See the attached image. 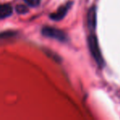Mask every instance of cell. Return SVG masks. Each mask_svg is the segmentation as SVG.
Instances as JSON below:
<instances>
[{
  "mask_svg": "<svg viewBox=\"0 0 120 120\" xmlns=\"http://www.w3.org/2000/svg\"><path fill=\"white\" fill-rule=\"evenodd\" d=\"M16 12L19 14H25V13H27L29 12V9L26 6H25L24 4H19L16 6Z\"/></svg>",
  "mask_w": 120,
  "mask_h": 120,
  "instance_id": "cell-6",
  "label": "cell"
},
{
  "mask_svg": "<svg viewBox=\"0 0 120 120\" xmlns=\"http://www.w3.org/2000/svg\"><path fill=\"white\" fill-rule=\"evenodd\" d=\"M72 5H73L72 2H68V3H66L65 4L60 6L55 12L51 13L50 18L56 21H58L62 20L65 16H66V14L68 13L69 10L70 9Z\"/></svg>",
  "mask_w": 120,
  "mask_h": 120,
  "instance_id": "cell-3",
  "label": "cell"
},
{
  "mask_svg": "<svg viewBox=\"0 0 120 120\" xmlns=\"http://www.w3.org/2000/svg\"><path fill=\"white\" fill-rule=\"evenodd\" d=\"M87 43H88V47L90 52L92 54V57L95 59L96 63L98 64V66L101 67H104L105 62L103 57L101 55V52L100 50L99 44H98L97 38L96 37L95 35H90L87 38Z\"/></svg>",
  "mask_w": 120,
  "mask_h": 120,
  "instance_id": "cell-1",
  "label": "cell"
},
{
  "mask_svg": "<svg viewBox=\"0 0 120 120\" xmlns=\"http://www.w3.org/2000/svg\"><path fill=\"white\" fill-rule=\"evenodd\" d=\"M16 34V31H13V30H8V31H4L0 33V39L1 38H8V37L13 36Z\"/></svg>",
  "mask_w": 120,
  "mask_h": 120,
  "instance_id": "cell-7",
  "label": "cell"
},
{
  "mask_svg": "<svg viewBox=\"0 0 120 120\" xmlns=\"http://www.w3.org/2000/svg\"><path fill=\"white\" fill-rule=\"evenodd\" d=\"M25 3L29 5V6L32 7V8H36L40 4L41 0H24Z\"/></svg>",
  "mask_w": 120,
  "mask_h": 120,
  "instance_id": "cell-8",
  "label": "cell"
},
{
  "mask_svg": "<svg viewBox=\"0 0 120 120\" xmlns=\"http://www.w3.org/2000/svg\"><path fill=\"white\" fill-rule=\"evenodd\" d=\"M87 26L90 30H95L96 25V7H92L87 15Z\"/></svg>",
  "mask_w": 120,
  "mask_h": 120,
  "instance_id": "cell-4",
  "label": "cell"
},
{
  "mask_svg": "<svg viewBox=\"0 0 120 120\" xmlns=\"http://www.w3.org/2000/svg\"><path fill=\"white\" fill-rule=\"evenodd\" d=\"M13 8L9 3L0 4V19H4L12 14Z\"/></svg>",
  "mask_w": 120,
  "mask_h": 120,
  "instance_id": "cell-5",
  "label": "cell"
},
{
  "mask_svg": "<svg viewBox=\"0 0 120 120\" xmlns=\"http://www.w3.org/2000/svg\"><path fill=\"white\" fill-rule=\"evenodd\" d=\"M41 33L43 36L48 37V38L55 39L60 42H66L68 40L67 35L61 30H59L55 27L51 26H45L41 30Z\"/></svg>",
  "mask_w": 120,
  "mask_h": 120,
  "instance_id": "cell-2",
  "label": "cell"
}]
</instances>
